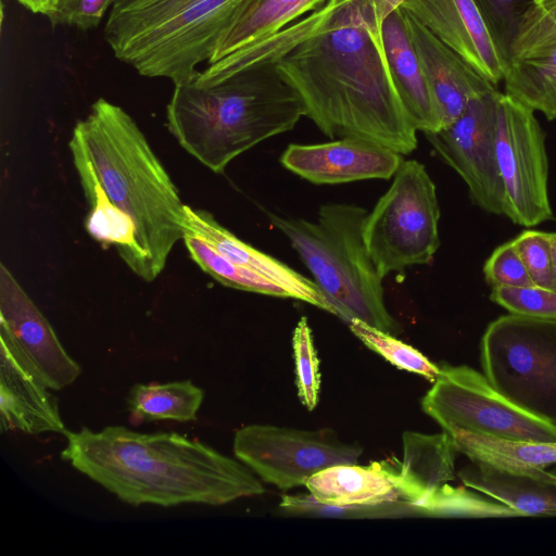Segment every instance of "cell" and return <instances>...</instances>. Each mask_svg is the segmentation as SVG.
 Returning a JSON list of instances; mask_svg holds the SVG:
<instances>
[{
	"mask_svg": "<svg viewBox=\"0 0 556 556\" xmlns=\"http://www.w3.org/2000/svg\"><path fill=\"white\" fill-rule=\"evenodd\" d=\"M68 147L89 206L86 230L153 281L184 238L186 204L143 132L123 108L100 98L74 126Z\"/></svg>",
	"mask_w": 556,
	"mask_h": 556,
	"instance_id": "6da1fadb",
	"label": "cell"
},
{
	"mask_svg": "<svg viewBox=\"0 0 556 556\" xmlns=\"http://www.w3.org/2000/svg\"><path fill=\"white\" fill-rule=\"evenodd\" d=\"M371 0H337L329 18L277 60L305 116L329 138H357L401 154L417 130L397 94Z\"/></svg>",
	"mask_w": 556,
	"mask_h": 556,
	"instance_id": "7a4b0ae2",
	"label": "cell"
},
{
	"mask_svg": "<svg viewBox=\"0 0 556 556\" xmlns=\"http://www.w3.org/2000/svg\"><path fill=\"white\" fill-rule=\"evenodd\" d=\"M64 435L61 458L134 506H220L266 492L240 460L177 432L108 426L66 430Z\"/></svg>",
	"mask_w": 556,
	"mask_h": 556,
	"instance_id": "3957f363",
	"label": "cell"
},
{
	"mask_svg": "<svg viewBox=\"0 0 556 556\" xmlns=\"http://www.w3.org/2000/svg\"><path fill=\"white\" fill-rule=\"evenodd\" d=\"M276 63L262 61L212 84L199 83V71L175 81L166 108L168 130L217 174L265 139L291 130L305 108Z\"/></svg>",
	"mask_w": 556,
	"mask_h": 556,
	"instance_id": "277c9868",
	"label": "cell"
},
{
	"mask_svg": "<svg viewBox=\"0 0 556 556\" xmlns=\"http://www.w3.org/2000/svg\"><path fill=\"white\" fill-rule=\"evenodd\" d=\"M242 0H117L104 38L113 54L146 77L173 83L211 61Z\"/></svg>",
	"mask_w": 556,
	"mask_h": 556,
	"instance_id": "5b68a950",
	"label": "cell"
},
{
	"mask_svg": "<svg viewBox=\"0 0 556 556\" xmlns=\"http://www.w3.org/2000/svg\"><path fill=\"white\" fill-rule=\"evenodd\" d=\"M366 215L356 204L328 203L319 207L315 222L277 215H270V222L289 239L336 316L395 336L401 327L387 308L383 278L364 241Z\"/></svg>",
	"mask_w": 556,
	"mask_h": 556,
	"instance_id": "8992f818",
	"label": "cell"
},
{
	"mask_svg": "<svg viewBox=\"0 0 556 556\" xmlns=\"http://www.w3.org/2000/svg\"><path fill=\"white\" fill-rule=\"evenodd\" d=\"M480 361L503 395L556 426V319L497 317L483 332Z\"/></svg>",
	"mask_w": 556,
	"mask_h": 556,
	"instance_id": "52a82bcc",
	"label": "cell"
},
{
	"mask_svg": "<svg viewBox=\"0 0 556 556\" xmlns=\"http://www.w3.org/2000/svg\"><path fill=\"white\" fill-rule=\"evenodd\" d=\"M437 188L416 160L402 162L393 181L367 213L364 241L382 278L432 262L440 247Z\"/></svg>",
	"mask_w": 556,
	"mask_h": 556,
	"instance_id": "ba28073f",
	"label": "cell"
},
{
	"mask_svg": "<svg viewBox=\"0 0 556 556\" xmlns=\"http://www.w3.org/2000/svg\"><path fill=\"white\" fill-rule=\"evenodd\" d=\"M422 410L445 432L519 442L556 443V426L520 408L484 376L466 366L443 365L421 400Z\"/></svg>",
	"mask_w": 556,
	"mask_h": 556,
	"instance_id": "9c48e42d",
	"label": "cell"
},
{
	"mask_svg": "<svg viewBox=\"0 0 556 556\" xmlns=\"http://www.w3.org/2000/svg\"><path fill=\"white\" fill-rule=\"evenodd\" d=\"M496 159L503 215L523 227L554 220L545 134L533 111L502 92L497 94Z\"/></svg>",
	"mask_w": 556,
	"mask_h": 556,
	"instance_id": "30bf717a",
	"label": "cell"
},
{
	"mask_svg": "<svg viewBox=\"0 0 556 556\" xmlns=\"http://www.w3.org/2000/svg\"><path fill=\"white\" fill-rule=\"evenodd\" d=\"M235 456L263 481L288 491L336 465L356 464L357 443L339 439L328 428L300 430L271 425H249L233 438Z\"/></svg>",
	"mask_w": 556,
	"mask_h": 556,
	"instance_id": "8fae6325",
	"label": "cell"
},
{
	"mask_svg": "<svg viewBox=\"0 0 556 556\" xmlns=\"http://www.w3.org/2000/svg\"><path fill=\"white\" fill-rule=\"evenodd\" d=\"M496 89L473 98L451 125L425 134L440 157L465 181L482 211L503 215V186L496 159Z\"/></svg>",
	"mask_w": 556,
	"mask_h": 556,
	"instance_id": "7c38bea8",
	"label": "cell"
},
{
	"mask_svg": "<svg viewBox=\"0 0 556 556\" xmlns=\"http://www.w3.org/2000/svg\"><path fill=\"white\" fill-rule=\"evenodd\" d=\"M0 334L5 336L53 391L72 384L80 366L11 270L0 265Z\"/></svg>",
	"mask_w": 556,
	"mask_h": 556,
	"instance_id": "4fadbf2b",
	"label": "cell"
},
{
	"mask_svg": "<svg viewBox=\"0 0 556 556\" xmlns=\"http://www.w3.org/2000/svg\"><path fill=\"white\" fill-rule=\"evenodd\" d=\"M403 154L357 138L316 144L288 146L281 164L300 177L318 185L365 179H389L403 162Z\"/></svg>",
	"mask_w": 556,
	"mask_h": 556,
	"instance_id": "5bb4252c",
	"label": "cell"
},
{
	"mask_svg": "<svg viewBox=\"0 0 556 556\" xmlns=\"http://www.w3.org/2000/svg\"><path fill=\"white\" fill-rule=\"evenodd\" d=\"M496 86L506 60L473 0H406L401 7Z\"/></svg>",
	"mask_w": 556,
	"mask_h": 556,
	"instance_id": "9a60e30c",
	"label": "cell"
},
{
	"mask_svg": "<svg viewBox=\"0 0 556 556\" xmlns=\"http://www.w3.org/2000/svg\"><path fill=\"white\" fill-rule=\"evenodd\" d=\"M0 429L25 434L65 433L59 402L16 346L0 334ZM53 391V390H52Z\"/></svg>",
	"mask_w": 556,
	"mask_h": 556,
	"instance_id": "2e32d148",
	"label": "cell"
},
{
	"mask_svg": "<svg viewBox=\"0 0 556 556\" xmlns=\"http://www.w3.org/2000/svg\"><path fill=\"white\" fill-rule=\"evenodd\" d=\"M403 13L407 30L430 83L442 128L446 127L464 113L473 98L495 90V86L479 75L413 15L405 10Z\"/></svg>",
	"mask_w": 556,
	"mask_h": 556,
	"instance_id": "e0dca14e",
	"label": "cell"
},
{
	"mask_svg": "<svg viewBox=\"0 0 556 556\" xmlns=\"http://www.w3.org/2000/svg\"><path fill=\"white\" fill-rule=\"evenodd\" d=\"M457 448L452 437L443 431L425 434L403 433V459L381 462L400 496L428 510L439 492L455 480Z\"/></svg>",
	"mask_w": 556,
	"mask_h": 556,
	"instance_id": "ac0fdd59",
	"label": "cell"
},
{
	"mask_svg": "<svg viewBox=\"0 0 556 556\" xmlns=\"http://www.w3.org/2000/svg\"><path fill=\"white\" fill-rule=\"evenodd\" d=\"M184 228L193 231L232 264L274 281L288 292L289 298L334 314L315 281L241 241L208 212L185 205Z\"/></svg>",
	"mask_w": 556,
	"mask_h": 556,
	"instance_id": "d6986e66",
	"label": "cell"
},
{
	"mask_svg": "<svg viewBox=\"0 0 556 556\" xmlns=\"http://www.w3.org/2000/svg\"><path fill=\"white\" fill-rule=\"evenodd\" d=\"M458 476L465 486L519 516L556 515V473L549 468L471 462Z\"/></svg>",
	"mask_w": 556,
	"mask_h": 556,
	"instance_id": "ffe728a7",
	"label": "cell"
},
{
	"mask_svg": "<svg viewBox=\"0 0 556 556\" xmlns=\"http://www.w3.org/2000/svg\"><path fill=\"white\" fill-rule=\"evenodd\" d=\"M381 31L391 75L409 122L424 134L440 130L439 109L401 8L383 21Z\"/></svg>",
	"mask_w": 556,
	"mask_h": 556,
	"instance_id": "44dd1931",
	"label": "cell"
},
{
	"mask_svg": "<svg viewBox=\"0 0 556 556\" xmlns=\"http://www.w3.org/2000/svg\"><path fill=\"white\" fill-rule=\"evenodd\" d=\"M305 486L324 506H377L400 496L381 463L370 466L336 465L308 479Z\"/></svg>",
	"mask_w": 556,
	"mask_h": 556,
	"instance_id": "7402d4cb",
	"label": "cell"
},
{
	"mask_svg": "<svg viewBox=\"0 0 556 556\" xmlns=\"http://www.w3.org/2000/svg\"><path fill=\"white\" fill-rule=\"evenodd\" d=\"M328 0H242L222 35L214 63L241 47L280 31Z\"/></svg>",
	"mask_w": 556,
	"mask_h": 556,
	"instance_id": "603a6c76",
	"label": "cell"
},
{
	"mask_svg": "<svg viewBox=\"0 0 556 556\" xmlns=\"http://www.w3.org/2000/svg\"><path fill=\"white\" fill-rule=\"evenodd\" d=\"M505 94L548 121L556 119V42L509 58Z\"/></svg>",
	"mask_w": 556,
	"mask_h": 556,
	"instance_id": "cb8c5ba5",
	"label": "cell"
},
{
	"mask_svg": "<svg viewBox=\"0 0 556 556\" xmlns=\"http://www.w3.org/2000/svg\"><path fill=\"white\" fill-rule=\"evenodd\" d=\"M203 399L201 388L190 380H182L137 383L130 389L126 402L130 421L138 425L157 420H197Z\"/></svg>",
	"mask_w": 556,
	"mask_h": 556,
	"instance_id": "d4e9b609",
	"label": "cell"
},
{
	"mask_svg": "<svg viewBox=\"0 0 556 556\" xmlns=\"http://www.w3.org/2000/svg\"><path fill=\"white\" fill-rule=\"evenodd\" d=\"M448 434L457 452L471 462L540 468L556 464V443L509 441L462 430Z\"/></svg>",
	"mask_w": 556,
	"mask_h": 556,
	"instance_id": "484cf974",
	"label": "cell"
},
{
	"mask_svg": "<svg viewBox=\"0 0 556 556\" xmlns=\"http://www.w3.org/2000/svg\"><path fill=\"white\" fill-rule=\"evenodd\" d=\"M182 240L192 261L222 285L249 292L289 298L283 288L256 273L232 264L193 231L184 228Z\"/></svg>",
	"mask_w": 556,
	"mask_h": 556,
	"instance_id": "4316f807",
	"label": "cell"
},
{
	"mask_svg": "<svg viewBox=\"0 0 556 556\" xmlns=\"http://www.w3.org/2000/svg\"><path fill=\"white\" fill-rule=\"evenodd\" d=\"M351 331L368 349L376 352L400 369L417 374L434 382L440 367L415 348L397 340L393 334L369 326L358 319L349 323Z\"/></svg>",
	"mask_w": 556,
	"mask_h": 556,
	"instance_id": "83f0119b",
	"label": "cell"
},
{
	"mask_svg": "<svg viewBox=\"0 0 556 556\" xmlns=\"http://www.w3.org/2000/svg\"><path fill=\"white\" fill-rule=\"evenodd\" d=\"M292 346L295 363V384L301 403L313 410L319 399V359L308 320L301 317L293 331Z\"/></svg>",
	"mask_w": 556,
	"mask_h": 556,
	"instance_id": "f1b7e54d",
	"label": "cell"
},
{
	"mask_svg": "<svg viewBox=\"0 0 556 556\" xmlns=\"http://www.w3.org/2000/svg\"><path fill=\"white\" fill-rule=\"evenodd\" d=\"M506 62L519 27L534 0H473Z\"/></svg>",
	"mask_w": 556,
	"mask_h": 556,
	"instance_id": "f546056e",
	"label": "cell"
},
{
	"mask_svg": "<svg viewBox=\"0 0 556 556\" xmlns=\"http://www.w3.org/2000/svg\"><path fill=\"white\" fill-rule=\"evenodd\" d=\"M490 300L509 314L556 319V291L535 285L522 287H493Z\"/></svg>",
	"mask_w": 556,
	"mask_h": 556,
	"instance_id": "4dcf8cb0",
	"label": "cell"
},
{
	"mask_svg": "<svg viewBox=\"0 0 556 556\" xmlns=\"http://www.w3.org/2000/svg\"><path fill=\"white\" fill-rule=\"evenodd\" d=\"M532 283L553 290L552 251L547 232L527 229L511 240Z\"/></svg>",
	"mask_w": 556,
	"mask_h": 556,
	"instance_id": "1f68e13d",
	"label": "cell"
},
{
	"mask_svg": "<svg viewBox=\"0 0 556 556\" xmlns=\"http://www.w3.org/2000/svg\"><path fill=\"white\" fill-rule=\"evenodd\" d=\"M551 42H556V0L535 5L528 12L513 42L510 56Z\"/></svg>",
	"mask_w": 556,
	"mask_h": 556,
	"instance_id": "d6a6232c",
	"label": "cell"
},
{
	"mask_svg": "<svg viewBox=\"0 0 556 556\" xmlns=\"http://www.w3.org/2000/svg\"><path fill=\"white\" fill-rule=\"evenodd\" d=\"M483 275L492 288L533 285L511 240L494 249L484 262Z\"/></svg>",
	"mask_w": 556,
	"mask_h": 556,
	"instance_id": "836d02e7",
	"label": "cell"
},
{
	"mask_svg": "<svg viewBox=\"0 0 556 556\" xmlns=\"http://www.w3.org/2000/svg\"><path fill=\"white\" fill-rule=\"evenodd\" d=\"M117 0H59L47 17L53 25H66L87 30L97 27L104 13Z\"/></svg>",
	"mask_w": 556,
	"mask_h": 556,
	"instance_id": "e575fe53",
	"label": "cell"
},
{
	"mask_svg": "<svg viewBox=\"0 0 556 556\" xmlns=\"http://www.w3.org/2000/svg\"><path fill=\"white\" fill-rule=\"evenodd\" d=\"M405 1L406 0H371V3L379 22L382 24L383 21L400 9Z\"/></svg>",
	"mask_w": 556,
	"mask_h": 556,
	"instance_id": "d590c367",
	"label": "cell"
},
{
	"mask_svg": "<svg viewBox=\"0 0 556 556\" xmlns=\"http://www.w3.org/2000/svg\"><path fill=\"white\" fill-rule=\"evenodd\" d=\"M26 9L30 10L34 13L45 14L46 16L50 15L59 0H17Z\"/></svg>",
	"mask_w": 556,
	"mask_h": 556,
	"instance_id": "8d00e7d4",
	"label": "cell"
},
{
	"mask_svg": "<svg viewBox=\"0 0 556 556\" xmlns=\"http://www.w3.org/2000/svg\"><path fill=\"white\" fill-rule=\"evenodd\" d=\"M552 251L553 290L556 291V232H547Z\"/></svg>",
	"mask_w": 556,
	"mask_h": 556,
	"instance_id": "74e56055",
	"label": "cell"
},
{
	"mask_svg": "<svg viewBox=\"0 0 556 556\" xmlns=\"http://www.w3.org/2000/svg\"><path fill=\"white\" fill-rule=\"evenodd\" d=\"M546 1H549V0H534V5L533 7L542 4V3L546 2Z\"/></svg>",
	"mask_w": 556,
	"mask_h": 556,
	"instance_id": "f35d334b",
	"label": "cell"
},
{
	"mask_svg": "<svg viewBox=\"0 0 556 556\" xmlns=\"http://www.w3.org/2000/svg\"><path fill=\"white\" fill-rule=\"evenodd\" d=\"M548 468L556 473V464L551 466V467H548Z\"/></svg>",
	"mask_w": 556,
	"mask_h": 556,
	"instance_id": "ab89813d",
	"label": "cell"
}]
</instances>
